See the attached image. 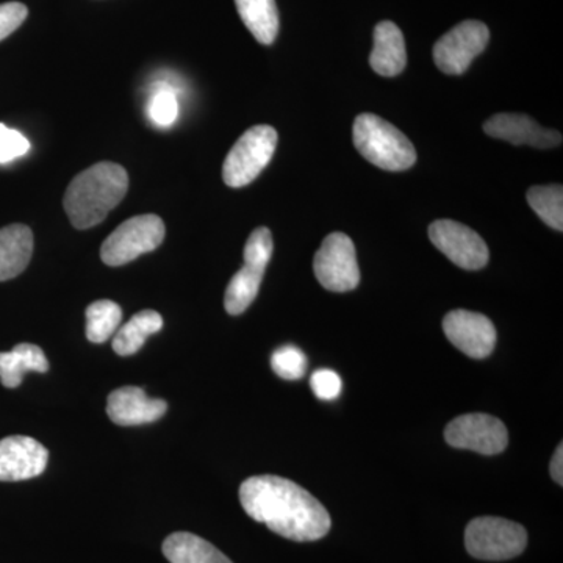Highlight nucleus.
Here are the masks:
<instances>
[{"instance_id":"nucleus-1","label":"nucleus","mask_w":563,"mask_h":563,"mask_svg":"<svg viewBox=\"0 0 563 563\" xmlns=\"http://www.w3.org/2000/svg\"><path fill=\"white\" fill-rule=\"evenodd\" d=\"M244 512L292 542H314L331 529L328 510L301 485L273 474L252 476L240 487Z\"/></svg>"},{"instance_id":"nucleus-2","label":"nucleus","mask_w":563,"mask_h":563,"mask_svg":"<svg viewBox=\"0 0 563 563\" xmlns=\"http://www.w3.org/2000/svg\"><path fill=\"white\" fill-rule=\"evenodd\" d=\"M129 190V174L117 163H96L77 174L65 192L63 206L70 224L90 229L106 220Z\"/></svg>"},{"instance_id":"nucleus-3","label":"nucleus","mask_w":563,"mask_h":563,"mask_svg":"<svg viewBox=\"0 0 563 563\" xmlns=\"http://www.w3.org/2000/svg\"><path fill=\"white\" fill-rule=\"evenodd\" d=\"M354 144L363 157L385 172H406L417 162L413 144L401 131L372 113L355 118Z\"/></svg>"},{"instance_id":"nucleus-4","label":"nucleus","mask_w":563,"mask_h":563,"mask_svg":"<svg viewBox=\"0 0 563 563\" xmlns=\"http://www.w3.org/2000/svg\"><path fill=\"white\" fill-rule=\"evenodd\" d=\"M277 132L272 125H255L244 132L225 157L222 179L232 188H242L261 176L272 162L277 146Z\"/></svg>"},{"instance_id":"nucleus-5","label":"nucleus","mask_w":563,"mask_h":563,"mask_svg":"<svg viewBox=\"0 0 563 563\" xmlns=\"http://www.w3.org/2000/svg\"><path fill=\"white\" fill-rule=\"evenodd\" d=\"M526 544L528 532L523 526L504 518H474L466 526V551L481 561H509L523 553Z\"/></svg>"},{"instance_id":"nucleus-6","label":"nucleus","mask_w":563,"mask_h":563,"mask_svg":"<svg viewBox=\"0 0 563 563\" xmlns=\"http://www.w3.org/2000/svg\"><path fill=\"white\" fill-rule=\"evenodd\" d=\"M165 222L157 214H141L122 222L101 247L106 265H128L140 255L157 250L165 240Z\"/></svg>"},{"instance_id":"nucleus-7","label":"nucleus","mask_w":563,"mask_h":563,"mask_svg":"<svg viewBox=\"0 0 563 563\" xmlns=\"http://www.w3.org/2000/svg\"><path fill=\"white\" fill-rule=\"evenodd\" d=\"M313 269L314 276L325 290L344 292L357 288L361 269L350 236L340 232L325 236L314 255Z\"/></svg>"},{"instance_id":"nucleus-8","label":"nucleus","mask_w":563,"mask_h":563,"mask_svg":"<svg viewBox=\"0 0 563 563\" xmlns=\"http://www.w3.org/2000/svg\"><path fill=\"white\" fill-rule=\"evenodd\" d=\"M490 40V31L481 21H463L433 46L437 68L450 76H461L470 68L474 58L483 54Z\"/></svg>"},{"instance_id":"nucleus-9","label":"nucleus","mask_w":563,"mask_h":563,"mask_svg":"<svg viewBox=\"0 0 563 563\" xmlns=\"http://www.w3.org/2000/svg\"><path fill=\"white\" fill-rule=\"evenodd\" d=\"M444 439L457 450L483 455L503 453L509 444V432L498 418L487 413H466L448 424Z\"/></svg>"},{"instance_id":"nucleus-10","label":"nucleus","mask_w":563,"mask_h":563,"mask_svg":"<svg viewBox=\"0 0 563 563\" xmlns=\"http://www.w3.org/2000/svg\"><path fill=\"white\" fill-rule=\"evenodd\" d=\"M429 239L433 246L443 252L454 265L470 272L484 268L490 258V252L483 236L462 222L433 221L429 228Z\"/></svg>"},{"instance_id":"nucleus-11","label":"nucleus","mask_w":563,"mask_h":563,"mask_svg":"<svg viewBox=\"0 0 563 563\" xmlns=\"http://www.w3.org/2000/svg\"><path fill=\"white\" fill-rule=\"evenodd\" d=\"M443 331L448 340L468 357L485 358L495 350V324L483 313L453 310L444 317Z\"/></svg>"},{"instance_id":"nucleus-12","label":"nucleus","mask_w":563,"mask_h":563,"mask_svg":"<svg viewBox=\"0 0 563 563\" xmlns=\"http://www.w3.org/2000/svg\"><path fill=\"white\" fill-rule=\"evenodd\" d=\"M49 462V451L32 437L11 435L0 440V481L20 483L41 476Z\"/></svg>"},{"instance_id":"nucleus-13","label":"nucleus","mask_w":563,"mask_h":563,"mask_svg":"<svg viewBox=\"0 0 563 563\" xmlns=\"http://www.w3.org/2000/svg\"><path fill=\"white\" fill-rule=\"evenodd\" d=\"M484 132L492 139L507 141L515 146L555 147L562 143V135L559 132L548 131L540 128L532 118L526 114L499 113L485 122Z\"/></svg>"},{"instance_id":"nucleus-14","label":"nucleus","mask_w":563,"mask_h":563,"mask_svg":"<svg viewBox=\"0 0 563 563\" xmlns=\"http://www.w3.org/2000/svg\"><path fill=\"white\" fill-rule=\"evenodd\" d=\"M168 410L163 399L147 398L140 387H121L111 391L107 401V413L118 426L150 424L161 420Z\"/></svg>"},{"instance_id":"nucleus-15","label":"nucleus","mask_w":563,"mask_h":563,"mask_svg":"<svg viewBox=\"0 0 563 563\" xmlns=\"http://www.w3.org/2000/svg\"><path fill=\"white\" fill-rule=\"evenodd\" d=\"M369 65L379 76L395 77L407 65L406 41L395 22L383 21L374 29V47Z\"/></svg>"},{"instance_id":"nucleus-16","label":"nucleus","mask_w":563,"mask_h":563,"mask_svg":"<svg viewBox=\"0 0 563 563\" xmlns=\"http://www.w3.org/2000/svg\"><path fill=\"white\" fill-rule=\"evenodd\" d=\"M33 254V233L27 225L0 229V282L14 279L27 268Z\"/></svg>"},{"instance_id":"nucleus-17","label":"nucleus","mask_w":563,"mask_h":563,"mask_svg":"<svg viewBox=\"0 0 563 563\" xmlns=\"http://www.w3.org/2000/svg\"><path fill=\"white\" fill-rule=\"evenodd\" d=\"M29 372H49V361L40 346L21 343L9 352H0V383L3 387H20Z\"/></svg>"},{"instance_id":"nucleus-18","label":"nucleus","mask_w":563,"mask_h":563,"mask_svg":"<svg viewBox=\"0 0 563 563\" xmlns=\"http://www.w3.org/2000/svg\"><path fill=\"white\" fill-rule=\"evenodd\" d=\"M162 550L172 563H233L217 547L191 532L172 533Z\"/></svg>"},{"instance_id":"nucleus-19","label":"nucleus","mask_w":563,"mask_h":563,"mask_svg":"<svg viewBox=\"0 0 563 563\" xmlns=\"http://www.w3.org/2000/svg\"><path fill=\"white\" fill-rule=\"evenodd\" d=\"M235 5L254 38L265 46L273 44L279 33L276 0H235Z\"/></svg>"},{"instance_id":"nucleus-20","label":"nucleus","mask_w":563,"mask_h":563,"mask_svg":"<svg viewBox=\"0 0 563 563\" xmlns=\"http://www.w3.org/2000/svg\"><path fill=\"white\" fill-rule=\"evenodd\" d=\"M265 269L266 266L261 263L244 262L243 268L232 277L225 290L224 307L229 314H242L250 309L261 290Z\"/></svg>"},{"instance_id":"nucleus-21","label":"nucleus","mask_w":563,"mask_h":563,"mask_svg":"<svg viewBox=\"0 0 563 563\" xmlns=\"http://www.w3.org/2000/svg\"><path fill=\"white\" fill-rule=\"evenodd\" d=\"M162 328V314L155 310H143L133 314L131 321L114 333L113 350L121 357L136 354L146 340L154 333L161 332Z\"/></svg>"},{"instance_id":"nucleus-22","label":"nucleus","mask_w":563,"mask_h":563,"mask_svg":"<svg viewBox=\"0 0 563 563\" xmlns=\"http://www.w3.org/2000/svg\"><path fill=\"white\" fill-rule=\"evenodd\" d=\"M122 310L110 299L92 302L87 309V339L101 344L110 340L120 329Z\"/></svg>"},{"instance_id":"nucleus-23","label":"nucleus","mask_w":563,"mask_h":563,"mask_svg":"<svg viewBox=\"0 0 563 563\" xmlns=\"http://www.w3.org/2000/svg\"><path fill=\"white\" fill-rule=\"evenodd\" d=\"M528 203L539 214L540 220L555 231H563V188L562 185H539L528 191Z\"/></svg>"},{"instance_id":"nucleus-24","label":"nucleus","mask_w":563,"mask_h":563,"mask_svg":"<svg viewBox=\"0 0 563 563\" xmlns=\"http://www.w3.org/2000/svg\"><path fill=\"white\" fill-rule=\"evenodd\" d=\"M150 117L158 128H169L179 118V101H177L176 91L169 85H161L152 96Z\"/></svg>"},{"instance_id":"nucleus-25","label":"nucleus","mask_w":563,"mask_h":563,"mask_svg":"<svg viewBox=\"0 0 563 563\" xmlns=\"http://www.w3.org/2000/svg\"><path fill=\"white\" fill-rule=\"evenodd\" d=\"M272 368L282 379H301L307 369L306 354L296 346H282L273 354Z\"/></svg>"},{"instance_id":"nucleus-26","label":"nucleus","mask_w":563,"mask_h":563,"mask_svg":"<svg viewBox=\"0 0 563 563\" xmlns=\"http://www.w3.org/2000/svg\"><path fill=\"white\" fill-rule=\"evenodd\" d=\"M273 235L269 229L258 228L251 233L244 246V262L261 263L268 266L273 255Z\"/></svg>"},{"instance_id":"nucleus-27","label":"nucleus","mask_w":563,"mask_h":563,"mask_svg":"<svg viewBox=\"0 0 563 563\" xmlns=\"http://www.w3.org/2000/svg\"><path fill=\"white\" fill-rule=\"evenodd\" d=\"M31 151V143L21 132L13 131L0 122V165L13 162Z\"/></svg>"},{"instance_id":"nucleus-28","label":"nucleus","mask_w":563,"mask_h":563,"mask_svg":"<svg viewBox=\"0 0 563 563\" xmlns=\"http://www.w3.org/2000/svg\"><path fill=\"white\" fill-rule=\"evenodd\" d=\"M310 387H312L317 398L322 399V401H333L342 393L343 384L339 374L332 372V369H320V372L313 373Z\"/></svg>"},{"instance_id":"nucleus-29","label":"nucleus","mask_w":563,"mask_h":563,"mask_svg":"<svg viewBox=\"0 0 563 563\" xmlns=\"http://www.w3.org/2000/svg\"><path fill=\"white\" fill-rule=\"evenodd\" d=\"M29 10L24 3L9 2L0 5V41L5 40L11 33L21 27L27 18Z\"/></svg>"},{"instance_id":"nucleus-30","label":"nucleus","mask_w":563,"mask_h":563,"mask_svg":"<svg viewBox=\"0 0 563 563\" xmlns=\"http://www.w3.org/2000/svg\"><path fill=\"white\" fill-rule=\"evenodd\" d=\"M551 476L559 485L563 484V446L559 444L550 465Z\"/></svg>"}]
</instances>
